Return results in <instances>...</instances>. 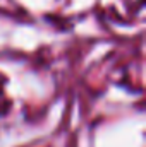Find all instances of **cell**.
Returning <instances> with one entry per match:
<instances>
[]
</instances>
